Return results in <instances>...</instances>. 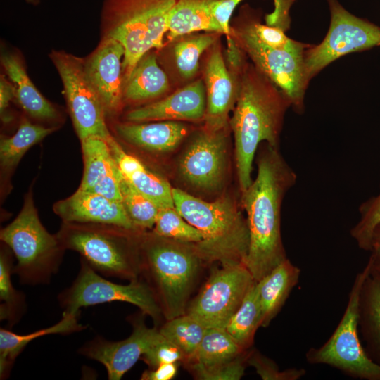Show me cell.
Segmentation results:
<instances>
[{
  "label": "cell",
  "instance_id": "obj_2",
  "mask_svg": "<svg viewBox=\"0 0 380 380\" xmlns=\"http://www.w3.org/2000/svg\"><path fill=\"white\" fill-rule=\"evenodd\" d=\"M291 103L283 92L252 63L247 62L239 81L230 119L240 190L252 183L253 163L262 142L279 147L284 115Z\"/></svg>",
  "mask_w": 380,
  "mask_h": 380
},
{
  "label": "cell",
  "instance_id": "obj_15",
  "mask_svg": "<svg viewBox=\"0 0 380 380\" xmlns=\"http://www.w3.org/2000/svg\"><path fill=\"white\" fill-rule=\"evenodd\" d=\"M163 336L156 327L148 328L142 320L133 322L132 334L120 341L96 337L80 349L82 355L101 362L110 380H119Z\"/></svg>",
  "mask_w": 380,
  "mask_h": 380
},
{
  "label": "cell",
  "instance_id": "obj_29",
  "mask_svg": "<svg viewBox=\"0 0 380 380\" xmlns=\"http://www.w3.org/2000/svg\"><path fill=\"white\" fill-rule=\"evenodd\" d=\"M80 141L84 170L78 189L91 191L113 172L118 165L106 139L100 137L91 136Z\"/></svg>",
  "mask_w": 380,
  "mask_h": 380
},
{
  "label": "cell",
  "instance_id": "obj_36",
  "mask_svg": "<svg viewBox=\"0 0 380 380\" xmlns=\"http://www.w3.org/2000/svg\"><path fill=\"white\" fill-rule=\"evenodd\" d=\"M359 213L360 220L351 229L350 234L360 248L369 250L374 231L380 224V191L360 204Z\"/></svg>",
  "mask_w": 380,
  "mask_h": 380
},
{
  "label": "cell",
  "instance_id": "obj_19",
  "mask_svg": "<svg viewBox=\"0 0 380 380\" xmlns=\"http://www.w3.org/2000/svg\"><path fill=\"white\" fill-rule=\"evenodd\" d=\"M53 210L65 222L108 224L139 230L122 202L89 191L77 189L70 196L55 203Z\"/></svg>",
  "mask_w": 380,
  "mask_h": 380
},
{
  "label": "cell",
  "instance_id": "obj_42",
  "mask_svg": "<svg viewBox=\"0 0 380 380\" xmlns=\"http://www.w3.org/2000/svg\"><path fill=\"white\" fill-rule=\"evenodd\" d=\"M242 1L217 0L213 5V17L226 36L232 33L230 20L234 9Z\"/></svg>",
  "mask_w": 380,
  "mask_h": 380
},
{
  "label": "cell",
  "instance_id": "obj_24",
  "mask_svg": "<svg viewBox=\"0 0 380 380\" xmlns=\"http://www.w3.org/2000/svg\"><path fill=\"white\" fill-rule=\"evenodd\" d=\"M170 89L169 77L151 51L140 59L125 82L124 103H138L157 99Z\"/></svg>",
  "mask_w": 380,
  "mask_h": 380
},
{
  "label": "cell",
  "instance_id": "obj_17",
  "mask_svg": "<svg viewBox=\"0 0 380 380\" xmlns=\"http://www.w3.org/2000/svg\"><path fill=\"white\" fill-rule=\"evenodd\" d=\"M125 49L112 39H101L85 59L87 74L103 103L106 117L118 113L124 103Z\"/></svg>",
  "mask_w": 380,
  "mask_h": 380
},
{
  "label": "cell",
  "instance_id": "obj_12",
  "mask_svg": "<svg viewBox=\"0 0 380 380\" xmlns=\"http://www.w3.org/2000/svg\"><path fill=\"white\" fill-rule=\"evenodd\" d=\"M329 28L317 45L304 52V65L309 81L329 63L348 53L380 45V27L348 12L338 0H327Z\"/></svg>",
  "mask_w": 380,
  "mask_h": 380
},
{
  "label": "cell",
  "instance_id": "obj_37",
  "mask_svg": "<svg viewBox=\"0 0 380 380\" xmlns=\"http://www.w3.org/2000/svg\"><path fill=\"white\" fill-rule=\"evenodd\" d=\"M251 18L253 30L259 39L273 49L302 53L310 45L289 38L279 27L262 24L260 13L253 8Z\"/></svg>",
  "mask_w": 380,
  "mask_h": 380
},
{
  "label": "cell",
  "instance_id": "obj_22",
  "mask_svg": "<svg viewBox=\"0 0 380 380\" xmlns=\"http://www.w3.org/2000/svg\"><path fill=\"white\" fill-rule=\"evenodd\" d=\"M107 141L120 172L136 189L153 201L159 208L175 207L172 188L167 180L125 152L113 135Z\"/></svg>",
  "mask_w": 380,
  "mask_h": 380
},
{
  "label": "cell",
  "instance_id": "obj_5",
  "mask_svg": "<svg viewBox=\"0 0 380 380\" xmlns=\"http://www.w3.org/2000/svg\"><path fill=\"white\" fill-rule=\"evenodd\" d=\"M175 0H104L101 39H112L125 49V83L147 53L163 47Z\"/></svg>",
  "mask_w": 380,
  "mask_h": 380
},
{
  "label": "cell",
  "instance_id": "obj_32",
  "mask_svg": "<svg viewBox=\"0 0 380 380\" xmlns=\"http://www.w3.org/2000/svg\"><path fill=\"white\" fill-rule=\"evenodd\" d=\"M206 327L193 316L185 313L167 322L159 329L160 334L174 343L184 356V362L196 353Z\"/></svg>",
  "mask_w": 380,
  "mask_h": 380
},
{
  "label": "cell",
  "instance_id": "obj_13",
  "mask_svg": "<svg viewBox=\"0 0 380 380\" xmlns=\"http://www.w3.org/2000/svg\"><path fill=\"white\" fill-rule=\"evenodd\" d=\"M255 282L244 264L222 265L213 272L186 313L206 328H225Z\"/></svg>",
  "mask_w": 380,
  "mask_h": 380
},
{
  "label": "cell",
  "instance_id": "obj_30",
  "mask_svg": "<svg viewBox=\"0 0 380 380\" xmlns=\"http://www.w3.org/2000/svg\"><path fill=\"white\" fill-rule=\"evenodd\" d=\"M215 32H195L173 40L172 57L176 72L180 80L188 81L198 71L199 61L217 40Z\"/></svg>",
  "mask_w": 380,
  "mask_h": 380
},
{
  "label": "cell",
  "instance_id": "obj_43",
  "mask_svg": "<svg viewBox=\"0 0 380 380\" xmlns=\"http://www.w3.org/2000/svg\"><path fill=\"white\" fill-rule=\"evenodd\" d=\"M226 65L229 72L239 77L246 64V55L236 44L232 34L227 35Z\"/></svg>",
  "mask_w": 380,
  "mask_h": 380
},
{
  "label": "cell",
  "instance_id": "obj_34",
  "mask_svg": "<svg viewBox=\"0 0 380 380\" xmlns=\"http://www.w3.org/2000/svg\"><path fill=\"white\" fill-rule=\"evenodd\" d=\"M120 188L121 202L135 228L141 231L153 228L159 207L136 189L122 173Z\"/></svg>",
  "mask_w": 380,
  "mask_h": 380
},
{
  "label": "cell",
  "instance_id": "obj_35",
  "mask_svg": "<svg viewBox=\"0 0 380 380\" xmlns=\"http://www.w3.org/2000/svg\"><path fill=\"white\" fill-rule=\"evenodd\" d=\"M153 232L182 243L196 244L202 240L200 232L187 222L175 207L159 208Z\"/></svg>",
  "mask_w": 380,
  "mask_h": 380
},
{
  "label": "cell",
  "instance_id": "obj_47",
  "mask_svg": "<svg viewBox=\"0 0 380 380\" xmlns=\"http://www.w3.org/2000/svg\"><path fill=\"white\" fill-rule=\"evenodd\" d=\"M369 250L372 252L370 258L372 267L380 271V224L374 231Z\"/></svg>",
  "mask_w": 380,
  "mask_h": 380
},
{
  "label": "cell",
  "instance_id": "obj_28",
  "mask_svg": "<svg viewBox=\"0 0 380 380\" xmlns=\"http://www.w3.org/2000/svg\"><path fill=\"white\" fill-rule=\"evenodd\" d=\"M225 328L209 327L193 357L185 362L189 367H210L229 362L244 352Z\"/></svg>",
  "mask_w": 380,
  "mask_h": 380
},
{
  "label": "cell",
  "instance_id": "obj_4",
  "mask_svg": "<svg viewBox=\"0 0 380 380\" xmlns=\"http://www.w3.org/2000/svg\"><path fill=\"white\" fill-rule=\"evenodd\" d=\"M202 260L194 243L141 235L139 277L153 293L167 320L186 313Z\"/></svg>",
  "mask_w": 380,
  "mask_h": 380
},
{
  "label": "cell",
  "instance_id": "obj_6",
  "mask_svg": "<svg viewBox=\"0 0 380 380\" xmlns=\"http://www.w3.org/2000/svg\"><path fill=\"white\" fill-rule=\"evenodd\" d=\"M141 232L113 224L63 222L56 235L65 250L78 252L96 272L132 281L139 279Z\"/></svg>",
  "mask_w": 380,
  "mask_h": 380
},
{
  "label": "cell",
  "instance_id": "obj_9",
  "mask_svg": "<svg viewBox=\"0 0 380 380\" xmlns=\"http://www.w3.org/2000/svg\"><path fill=\"white\" fill-rule=\"evenodd\" d=\"M371 270L369 260L365 269L356 277L345 312L336 330L321 347L308 350V362L326 364L354 377L380 379V365L367 356L357 334L361 292Z\"/></svg>",
  "mask_w": 380,
  "mask_h": 380
},
{
  "label": "cell",
  "instance_id": "obj_16",
  "mask_svg": "<svg viewBox=\"0 0 380 380\" xmlns=\"http://www.w3.org/2000/svg\"><path fill=\"white\" fill-rule=\"evenodd\" d=\"M208 53L203 67L206 94L205 128L216 131L227 126L229 114L236 101L240 77H236L229 72L217 40Z\"/></svg>",
  "mask_w": 380,
  "mask_h": 380
},
{
  "label": "cell",
  "instance_id": "obj_14",
  "mask_svg": "<svg viewBox=\"0 0 380 380\" xmlns=\"http://www.w3.org/2000/svg\"><path fill=\"white\" fill-rule=\"evenodd\" d=\"M225 129L212 131L204 127L196 134L183 154L179 172L191 186L214 191L222 186L227 167Z\"/></svg>",
  "mask_w": 380,
  "mask_h": 380
},
{
  "label": "cell",
  "instance_id": "obj_41",
  "mask_svg": "<svg viewBox=\"0 0 380 380\" xmlns=\"http://www.w3.org/2000/svg\"><path fill=\"white\" fill-rule=\"evenodd\" d=\"M367 310L369 319L374 334L380 342V281H370L367 288Z\"/></svg>",
  "mask_w": 380,
  "mask_h": 380
},
{
  "label": "cell",
  "instance_id": "obj_7",
  "mask_svg": "<svg viewBox=\"0 0 380 380\" xmlns=\"http://www.w3.org/2000/svg\"><path fill=\"white\" fill-rule=\"evenodd\" d=\"M0 239L14 254L17 264L13 273L23 284L48 283L58 272L65 251L57 235L50 234L42 224L32 188L17 217L1 229Z\"/></svg>",
  "mask_w": 380,
  "mask_h": 380
},
{
  "label": "cell",
  "instance_id": "obj_20",
  "mask_svg": "<svg viewBox=\"0 0 380 380\" xmlns=\"http://www.w3.org/2000/svg\"><path fill=\"white\" fill-rule=\"evenodd\" d=\"M113 129L123 141L153 153L171 151L188 132L187 126L183 122L172 120L119 122Z\"/></svg>",
  "mask_w": 380,
  "mask_h": 380
},
{
  "label": "cell",
  "instance_id": "obj_21",
  "mask_svg": "<svg viewBox=\"0 0 380 380\" xmlns=\"http://www.w3.org/2000/svg\"><path fill=\"white\" fill-rule=\"evenodd\" d=\"M1 64L15 88V99L30 118L41 122H54L60 118L55 106L48 101L30 79L20 56L10 51H3Z\"/></svg>",
  "mask_w": 380,
  "mask_h": 380
},
{
  "label": "cell",
  "instance_id": "obj_31",
  "mask_svg": "<svg viewBox=\"0 0 380 380\" xmlns=\"http://www.w3.org/2000/svg\"><path fill=\"white\" fill-rule=\"evenodd\" d=\"M259 327H261V309L255 281L225 329L235 341L246 350L251 346Z\"/></svg>",
  "mask_w": 380,
  "mask_h": 380
},
{
  "label": "cell",
  "instance_id": "obj_23",
  "mask_svg": "<svg viewBox=\"0 0 380 380\" xmlns=\"http://www.w3.org/2000/svg\"><path fill=\"white\" fill-rule=\"evenodd\" d=\"M300 270L286 259L257 281L261 309V327H267L298 282Z\"/></svg>",
  "mask_w": 380,
  "mask_h": 380
},
{
  "label": "cell",
  "instance_id": "obj_45",
  "mask_svg": "<svg viewBox=\"0 0 380 380\" xmlns=\"http://www.w3.org/2000/svg\"><path fill=\"white\" fill-rule=\"evenodd\" d=\"M13 99H15V88L11 80L1 75L0 77V113L1 120L4 122L11 120L8 108Z\"/></svg>",
  "mask_w": 380,
  "mask_h": 380
},
{
  "label": "cell",
  "instance_id": "obj_38",
  "mask_svg": "<svg viewBox=\"0 0 380 380\" xmlns=\"http://www.w3.org/2000/svg\"><path fill=\"white\" fill-rule=\"evenodd\" d=\"M249 354L246 352L233 360L210 367H193L191 371L201 380H239L245 371Z\"/></svg>",
  "mask_w": 380,
  "mask_h": 380
},
{
  "label": "cell",
  "instance_id": "obj_25",
  "mask_svg": "<svg viewBox=\"0 0 380 380\" xmlns=\"http://www.w3.org/2000/svg\"><path fill=\"white\" fill-rule=\"evenodd\" d=\"M217 0H175L166 33L168 42L183 35L203 31L222 34L212 10Z\"/></svg>",
  "mask_w": 380,
  "mask_h": 380
},
{
  "label": "cell",
  "instance_id": "obj_10",
  "mask_svg": "<svg viewBox=\"0 0 380 380\" xmlns=\"http://www.w3.org/2000/svg\"><path fill=\"white\" fill-rule=\"evenodd\" d=\"M61 79L68 111L80 140L91 136L108 139L110 134L101 100L87 72L85 59L63 51L49 53Z\"/></svg>",
  "mask_w": 380,
  "mask_h": 380
},
{
  "label": "cell",
  "instance_id": "obj_1",
  "mask_svg": "<svg viewBox=\"0 0 380 380\" xmlns=\"http://www.w3.org/2000/svg\"><path fill=\"white\" fill-rule=\"evenodd\" d=\"M257 165L256 177L241 192V201L249 230L245 265L259 281L287 259L281 240V208L297 176L278 148L267 144L258 155Z\"/></svg>",
  "mask_w": 380,
  "mask_h": 380
},
{
  "label": "cell",
  "instance_id": "obj_33",
  "mask_svg": "<svg viewBox=\"0 0 380 380\" xmlns=\"http://www.w3.org/2000/svg\"><path fill=\"white\" fill-rule=\"evenodd\" d=\"M11 249L2 247L0 254V306L1 320H7L11 327L16 324L25 310L23 294L16 291L11 282L13 274Z\"/></svg>",
  "mask_w": 380,
  "mask_h": 380
},
{
  "label": "cell",
  "instance_id": "obj_26",
  "mask_svg": "<svg viewBox=\"0 0 380 380\" xmlns=\"http://www.w3.org/2000/svg\"><path fill=\"white\" fill-rule=\"evenodd\" d=\"M57 126L46 127L31 122L23 116L15 133L1 137L0 140V167L1 179H8L25 153L34 145L54 132Z\"/></svg>",
  "mask_w": 380,
  "mask_h": 380
},
{
  "label": "cell",
  "instance_id": "obj_44",
  "mask_svg": "<svg viewBox=\"0 0 380 380\" xmlns=\"http://www.w3.org/2000/svg\"><path fill=\"white\" fill-rule=\"evenodd\" d=\"M295 0H274V10L266 15V23L268 25L277 27L286 32L290 25L289 11Z\"/></svg>",
  "mask_w": 380,
  "mask_h": 380
},
{
  "label": "cell",
  "instance_id": "obj_27",
  "mask_svg": "<svg viewBox=\"0 0 380 380\" xmlns=\"http://www.w3.org/2000/svg\"><path fill=\"white\" fill-rule=\"evenodd\" d=\"M77 316L63 311L62 319L56 324L29 334L19 335L8 329H0V377L7 378L15 358L33 340L49 334H67L86 328L78 322Z\"/></svg>",
  "mask_w": 380,
  "mask_h": 380
},
{
  "label": "cell",
  "instance_id": "obj_8",
  "mask_svg": "<svg viewBox=\"0 0 380 380\" xmlns=\"http://www.w3.org/2000/svg\"><path fill=\"white\" fill-rule=\"evenodd\" d=\"M252 8L242 6L231 25L232 36L252 63L286 96L295 112L305 109V94L310 81L304 65V52L273 49L256 35L251 18Z\"/></svg>",
  "mask_w": 380,
  "mask_h": 380
},
{
  "label": "cell",
  "instance_id": "obj_40",
  "mask_svg": "<svg viewBox=\"0 0 380 380\" xmlns=\"http://www.w3.org/2000/svg\"><path fill=\"white\" fill-rule=\"evenodd\" d=\"M141 359L148 365L149 369H153L165 363L184 362V356L178 347L163 336Z\"/></svg>",
  "mask_w": 380,
  "mask_h": 380
},
{
  "label": "cell",
  "instance_id": "obj_46",
  "mask_svg": "<svg viewBox=\"0 0 380 380\" xmlns=\"http://www.w3.org/2000/svg\"><path fill=\"white\" fill-rule=\"evenodd\" d=\"M177 372V362L165 363L153 369H149L143 372L141 379L143 380H170Z\"/></svg>",
  "mask_w": 380,
  "mask_h": 380
},
{
  "label": "cell",
  "instance_id": "obj_18",
  "mask_svg": "<svg viewBox=\"0 0 380 380\" xmlns=\"http://www.w3.org/2000/svg\"><path fill=\"white\" fill-rule=\"evenodd\" d=\"M205 109L204 82L198 79L160 100L129 110L125 118L130 122H197L204 119Z\"/></svg>",
  "mask_w": 380,
  "mask_h": 380
},
{
  "label": "cell",
  "instance_id": "obj_39",
  "mask_svg": "<svg viewBox=\"0 0 380 380\" xmlns=\"http://www.w3.org/2000/svg\"><path fill=\"white\" fill-rule=\"evenodd\" d=\"M248 362L255 367L257 373L264 380H297L305 374L303 369L291 368L279 371L274 362L258 352L249 354Z\"/></svg>",
  "mask_w": 380,
  "mask_h": 380
},
{
  "label": "cell",
  "instance_id": "obj_48",
  "mask_svg": "<svg viewBox=\"0 0 380 380\" xmlns=\"http://www.w3.org/2000/svg\"><path fill=\"white\" fill-rule=\"evenodd\" d=\"M27 3L32 5H37L39 3V0H25Z\"/></svg>",
  "mask_w": 380,
  "mask_h": 380
},
{
  "label": "cell",
  "instance_id": "obj_3",
  "mask_svg": "<svg viewBox=\"0 0 380 380\" xmlns=\"http://www.w3.org/2000/svg\"><path fill=\"white\" fill-rule=\"evenodd\" d=\"M172 191L177 212L202 235V240L194 244L202 261L245 265L249 230L235 201L224 196L208 202L177 188Z\"/></svg>",
  "mask_w": 380,
  "mask_h": 380
},
{
  "label": "cell",
  "instance_id": "obj_11",
  "mask_svg": "<svg viewBox=\"0 0 380 380\" xmlns=\"http://www.w3.org/2000/svg\"><path fill=\"white\" fill-rule=\"evenodd\" d=\"M58 300L64 312L76 315L82 307L120 301L136 305L156 323L163 316L153 293L143 280H132L127 285L113 283L99 275L82 258L75 280L60 293Z\"/></svg>",
  "mask_w": 380,
  "mask_h": 380
}]
</instances>
